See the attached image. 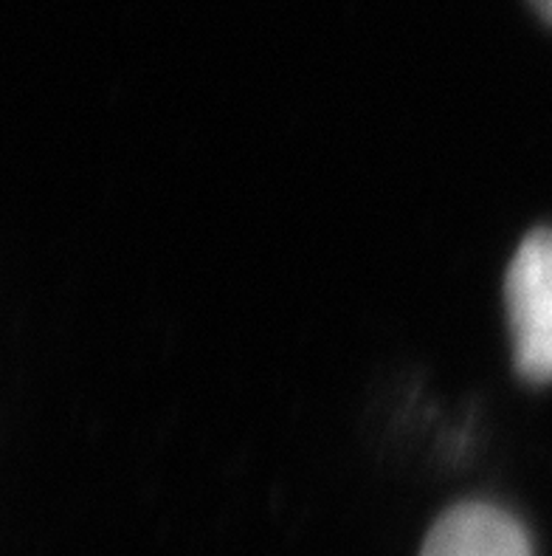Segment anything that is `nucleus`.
Segmentation results:
<instances>
[{
    "instance_id": "nucleus-1",
    "label": "nucleus",
    "mask_w": 552,
    "mask_h": 556,
    "mask_svg": "<svg viewBox=\"0 0 552 556\" xmlns=\"http://www.w3.org/2000/svg\"><path fill=\"white\" fill-rule=\"evenodd\" d=\"M518 374L532 384L552 381V229H536L518 247L504 277Z\"/></svg>"
},
{
    "instance_id": "nucleus-2",
    "label": "nucleus",
    "mask_w": 552,
    "mask_h": 556,
    "mask_svg": "<svg viewBox=\"0 0 552 556\" xmlns=\"http://www.w3.org/2000/svg\"><path fill=\"white\" fill-rule=\"evenodd\" d=\"M420 556H532L525 529L488 503H462L428 531Z\"/></svg>"
},
{
    "instance_id": "nucleus-3",
    "label": "nucleus",
    "mask_w": 552,
    "mask_h": 556,
    "mask_svg": "<svg viewBox=\"0 0 552 556\" xmlns=\"http://www.w3.org/2000/svg\"><path fill=\"white\" fill-rule=\"evenodd\" d=\"M530 3L547 23H552V0H530Z\"/></svg>"
}]
</instances>
